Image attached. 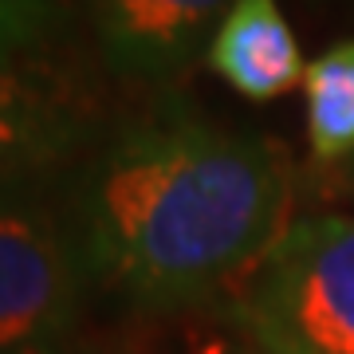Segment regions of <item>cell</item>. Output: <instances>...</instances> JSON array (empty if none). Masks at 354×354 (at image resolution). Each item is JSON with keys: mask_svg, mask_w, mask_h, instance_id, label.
<instances>
[{"mask_svg": "<svg viewBox=\"0 0 354 354\" xmlns=\"http://www.w3.org/2000/svg\"><path fill=\"white\" fill-rule=\"evenodd\" d=\"M288 209V162L268 138L158 111L91 153L64 216L87 291L162 319L228 299Z\"/></svg>", "mask_w": 354, "mask_h": 354, "instance_id": "6da1fadb", "label": "cell"}, {"mask_svg": "<svg viewBox=\"0 0 354 354\" xmlns=\"http://www.w3.org/2000/svg\"><path fill=\"white\" fill-rule=\"evenodd\" d=\"M276 354H354V216H299L228 295Z\"/></svg>", "mask_w": 354, "mask_h": 354, "instance_id": "7a4b0ae2", "label": "cell"}, {"mask_svg": "<svg viewBox=\"0 0 354 354\" xmlns=\"http://www.w3.org/2000/svg\"><path fill=\"white\" fill-rule=\"evenodd\" d=\"M99 99L48 55L0 64V201L39 197L91 150Z\"/></svg>", "mask_w": 354, "mask_h": 354, "instance_id": "3957f363", "label": "cell"}, {"mask_svg": "<svg viewBox=\"0 0 354 354\" xmlns=\"http://www.w3.org/2000/svg\"><path fill=\"white\" fill-rule=\"evenodd\" d=\"M87 276L71 228L44 197L0 201V351H36L79 323Z\"/></svg>", "mask_w": 354, "mask_h": 354, "instance_id": "277c9868", "label": "cell"}, {"mask_svg": "<svg viewBox=\"0 0 354 354\" xmlns=\"http://www.w3.org/2000/svg\"><path fill=\"white\" fill-rule=\"evenodd\" d=\"M232 0H83L95 44L114 75L165 83L209 51Z\"/></svg>", "mask_w": 354, "mask_h": 354, "instance_id": "5b68a950", "label": "cell"}, {"mask_svg": "<svg viewBox=\"0 0 354 354\" xmlns=\"http://www.w3.org/2000/svg\"><path fill=\"white\" fill-rule=\"evenodd\" d=\"M209 67L248 102H272L307 75L279 0H232L209 44Z\"/></svg>", "mask_w": 354, "mask_h": 354, "instance_id": "8992f818", "label": "cell"}, {"mask_svg": "<svg viewBox=\"0 0 354 354\" xmlns=\"http://www.w3.org/2000/svg\"><path fill=\"white\" fill-rule=\"evenodd\" d=\"M307 142L315 162L354 153V39L323 51L307 64Z\"/></svg>", "mask_w": 354, "mask_h": 354, "instance_id": "52a82bcc", "label": "cell"}, {"mask_svg": "<svg viewBox=\"0 0 354 354\" xmlns=\"http://www.w3.org/2000/svg\"><path fill=\"white\" fill-rule=\"evenodd\" d=\"M193 335L177 342L181 354H276L268 342H260L241 319L232 299H216L209 307L189 311Z\"/></svg>", "mask_w": 354, "mask_h": 354, "instance_id": "ba28073f", "label": "cell"}, {"mask_svg": "<svg viewBox=\"0 0 354 354\" xmlns=\"http://www.w3.org/2000/svg\"><path fill=\"white\" fill-rule=\"evenodd\" d=\"M64 24V0H0V64L36 55Z\"/></svg>", "mask_w": 354, "mask_h": 354, "instance_id": "9c48e42d", "label": "cell"}, {"mask_svg": "<svg viewBox=\"0 0 354 354\" xmlns=\"http://www.w3.org/2000/svg\"><path fill=\"white\" fill-rule=\"evenodd\" d=\"M0 354H36V351H0Z\"/></svg>", "mask_w": 354, "mask_h": 354, "instance_id": "30bf717a", "label": "cell"}]
</instances>
